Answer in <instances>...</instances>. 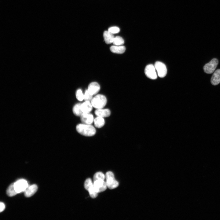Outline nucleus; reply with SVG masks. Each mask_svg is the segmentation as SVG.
<instances>
[{"instance_id": "obj_1", "label": "nucleus", "mask_w": 220, "mask_h": 220, "mask_svg": "<svg viewBox=\"0 0 220 220\" xmlns=\"http://www.w3.org/2000/svg\"><path fill=\"white\" fill-rule=\"evenodd\" d=\"M76 130L79 133L86 136H92L96 133L95 128L90 124H78L76 126Z\"/></svg>"}, {"instance_id": "obj_2", "label": "nucleus", "mask_w": 220, "mask_h": 220, "mask_svg": "<svg viewBox=\"0 0 220 220\" xmlns=\"http://www.w3.org/2000/svg\"><path fill=\"white\" fill-rule=\"evenodd\" d=\"M91 101L93 107L97 109H100L105 106L107 100L105 96L99 94L93 98Z\"/></svg>"}, {"instance_id": "obj_3", "label": "nucleus", "mask_w": 220, "mask_h": 220, "mask_svg": "<svg viewBox=\"0 0 220 220\" xmlns=\"http://www.w3.org/2000/svg\"><path fill=\"white\" fill-rule=\"evenodd\" d=\"M105 178L107 187L109 189H113L118 186L119 183L115 180L114 175L112 172H107L105 174Z\"/></svg>"}, {"instance_id": "obj_4", "label": "nucleus", "mask_w": 220, "mask_h": 220, "mask_svg": "<svg viewBox=\"0 0 220 220\" xmlns=\"http://www.w3.org/2000/svg\"><path fill=\"white\" fill-rule=\"evenodd\" d=\"M84 187L85 189L89 192V195L92 198H95L97 196L98 193L95 190L93 184L90 178H88L86 180Z\"/></svg>"}, {"instance_id": "obj_5", "label": "nucleus", "mask_w": 220, "mask_h": 220, "mask_svg": "<svg viewBox=\"0 0 220 220\" xmlns=\"http://www.w3.org/2000/svg\"><path fill=\"white\" fill-rule=\"evenodd\" d=\"M218 63V61L217 59H213L204 66L203 69L204 72L209 74L213 73L216 69Z\"/></svg>"}, {"instance_id": "obj_6", "label": "nucleus", "mask_w": 220, "mask_h": 220, "mask_svg": "<svg viewBox=\"0 0 220 220\" xmlns=\"http://www.w3.org/2000/svg\"><path fill=\"white\" fill-rule=\"evenodd\" d=\"M28 186L27 181L24 179H19L14 182V187L17 193L24 192Z\"/></svg>"}, {"instance_id": "obj_7", "label": "nucleus", "mask_w": 220, "mask_h": 220, "mask_svg": "<svg viewBox=\"0 0 220 220\" xmlns=\"http://www.w3.org/2000/svg\"><path fill=\"white\" fill-rule=\"evenodd\" d=\"M154 66L158 76L160 78L164 77L167 73V69L165 65L160 61H156Z\"/></svg>"}, {"instance_id": "obj_8", "label": "nucleus", "mask_w": 220, "mask_h": 220, "mask_svg": "<svg viewBox=\"0 0 220 220\" xmlns=\"http://www.w3.org/2000/svg\"><path fill=\"white\" fill-rule=\"evenodd\" d=\"M145 72L149 78L155 79L157 78V74L154 65L149 64L147 65L145 68Z\"/></svg>"}, {"instance_id": "obj_9", "label": "nucleus", "mask_w": 220, "mask_h": 220, "mask_svg": "<svg viewBox=\"0 0 220 220\" xmlns=\"http://www.w3.org/2000/svg\"><path fill=\"white\" fill-rule=\"evenodd\" d=\"M93 185L95 190L98 193L104 191L107 187L106 182L103 180L94 181Z\"/></svg>"}, {"instance_id": "obj_10", "label": "nucleus", "mask_w": 220, "mask_h": 220, "mask_svg": "<svg viewBox=\"0 0 220 220\" xmlns=\"http://www.w3.org/2000/svg\"><path fill=\"white\" fill-rule=\"evenodd\" d=\"M100 89V86L98 83L93 82L89 85L87 90L92 95H93L98 93Z\"/></svg>"}, {"instance_id": "obj_11", "label": "nucleus", "mask_w": 220, "mask_h": 220, "mask_svg": "<svg viewBox=\"0 0 220 220\" xmlns=\"http://www.w3.org/2000/svg\"><path fill=\"white\" fill-rule=\"evenodd\" d=\"M81 116V120L83 123L91 124L94 121L93 115L89 113H83Z\"/></svg>"}, {"instance_id": "obj_12", "label": "nucleus", "mask_w": 220, "mask_h": 220, "mask_svg": "<svg viewBox=\"0 0 220 220\" xmlns=\"http://www.w3.org/2000/svg\"><path fill=\"white\" fill-rule=\"evenodd\" d=\"M38 186L36 184L28 186L24 191V195L27 197L32 196L37 191Z\"/></svg>"}, {"instance_id": "obj_13", "label": "nucleus", "mask_w": 220, "mask_h": 220, "mask_svg": "<svg viewBox=\"0 0 220 220\" xmlns=\"http://www.w3.org/2000/svg\"><path fill=\"white\" fill-rule=\"evenodd\" d=\"M95 114L96 116L102 117H105L109 116L111 114V112L108 109H97L95 111Z\"/></svg>"}, {"instance_id": "obj_14", "label": "nucleus", "mask_w": 220, "mask_h": 220, "mask_svg": "<svg viewBox=\"0 0 220 220\" xmlns=\"http://www.w3.org/2000/svg\"><path fill=\"white\" fill-rule=\"evenodd\" d=\"M211 81L214 85H216L220 82V69L215 71L211 77Z\"/></svg>"}, {"instance_id": "obj_15", "label": "nucleus", "mask_w": 220, "mask_h": 220, "mask_svg": "<svg viewBox=\"0 0 220 220\" xmlns=\"http://www.w3.org/2000/svg\"><path fill=\"white\" fill-rule=\"evenodd\" d=\"M92 105L90 101H85L81 104V108L83 113H89L92 109Z\"/></svg>"}, {"instance_id": "obj_16", "label": "nucleus", "mask_w": 220, "mask_h": 220, "mask_svg": "<svg viewBox=\"0 0 220 220\" xmlns=\"http://www.w3.org/2000/svg\"><path fill=\"white\" fill-rule=\"evenodd\" d=\"M103 37L105 43L109 44L113 43L114 36L113 34L108 31H105L103 33Z\"/></svg>"}, {"instance_id": "obj_17", "label": "nucleus", "mask_w": 220, "mask_h": 220, "mask_svg": "<svg viewBox=\"0 0 220 220\" xmlns=\"http://www.w3.org/2000/svg\"><path fill=\"white\" fill-rule=\"evenodd\" d=\"M111 51L114 53L122 54L125 51L126 48L124 46L114 45L112 46L110 48Z\"/></svg>"}, {"instance_id": "obj_18", "label": "nucleus", "mask_w": 220, "mask_h": 220, "mask_svg": "<svg viewBox=\"0 0 220 220\" xmlns=\"http://www.w3.org/2000/svg\"><path fill=\"white\" fill-rule=\"evenodd\" d=\"M95 126L97 128H100L103 126L105 121L103 117L97 116L94 119Z\"/></svg>"}, {"instance_id": "obj_19", "label": "nucleus", "mask_w": 220, "mask_h": 220, "mask_svg": "<svg viewBox=\"0 0 220 220\" xmlns=\"http://www.w3.org/2000/svg\"><path fill=\"white\" fill-rule=\"evenodd\" d=\"M81 103H77L73 108V113L76 116H81L83 113L81 108Z\"/></svg>"}, {"instance_id": "obj_20", "label": "nucleus", "mask_w": 220, "mask_h": 220, "mask_svg": "<svg viewBox=\"0 0 220 220\" xmlns=\"http://www.w3.org/2000/svg\"><path fill=\"white\" fill-rule=\"evenodd\" d=\"M6 193L10 197L14 196L17 194L14 187V183H12L9 186L7 190Z\"/></svg>"}, {"instance_id": "obj_21", "label": "nucleus", "mask_w": 220, "mask_h": 220, "mask_svg": "<svg viewBox=\"0 0 220 220\" xmlns=\"http://www.w3.org/2000/svg\"><path fill=\"white\" fill-rule=\"evenodd\" d=\"M124 40L121 37L117 36L115 37L113 43L114 45L121 46L124 43Z\"/></svg>"}, {"instance_id": "obj_22", "label": "nucleus", "mask_w": 220, "mask_h": 220, "mask_svg": "<svg viewBox=\"0 0 220 220\" xmlns=\"http://www.w3.org/2000/svg\"><path fill=\"white\" fill-rule=\"evenodd\" d=\"M105 176L101 172H99L96 173L94 176V182L98 180H104Z\"/></svg>"}, {"instance_id": "obj_23", "label": "nucleus", "mask_w": 220, "mask_h": 220, "mask_svg": "<svg viewBox=\"0 0 220 220\" xmlns=\"http://www.w3.org/2000/svg\"><path fill=\"white\" fill-rule=\"evenodd\" d=\"M76 97L79 101H81L84 100V94L81 89H79L77 90L76 93Z\"/></svg>"}, {"instance_id": "obj_24", "label": "nucleus", "mask_w": 220, "mask_h": 220, "mask_svg": "<svg viewBox=\"0 0 220 220\" xmlns=\"http://www.w3.org/2000/svg\"><path fill=\"white\" fill-rule=\"evenodd\" d=\"M93 98V95H92L88 91L86 90L84 94V100L85 101H91Z\"/></svg>"}, {"instance_id": "obj_25", "label": "nucleus", "mask_w": 220, "mask_h": 220, "mask_svg": "<svg viewBox=\"0 0 220 220\" xmlns=\"http://www.w3.org/2000/svg\"><path fill=\"white\" fill-rule=\"evenodd\" d=\"M108 31L112 34H116L119 32L120 29L117 27H112L109 28Z\"/></svg>"}, {"instance_id": "obj_26", "label": "nucleus", "mask_w": 220, "mask_h": 220, "mask_svg": "<svg viewBox=\"0 0 220 220\" xmlns=\"http://www.w3.org/2000/svg\"><path fill=\"white\" fill-rule=\"evenodd\" d=\"M0 212H1L3 211L5 209V204L2 202H1L0 204Z\"/></svg>"}]
</instances>
